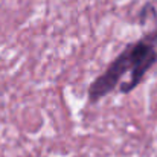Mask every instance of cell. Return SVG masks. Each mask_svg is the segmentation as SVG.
Returning <instances> with one entry per match:
<instances>
[{"instance_id": "1", "label": "cell", "mask_w": 157, "mask_h": 157, "mask_svg": "<svg viewBox=\"0 0 157 157\" xmlns=\"http://www.w3.org/2000/svg\"><path fill=\"white\" fill-rule=\"evenodd\" d=\"M157 63V17L154 26L139 40L128 43L87 89L89 104H98L119 87L122 95L136 90Z\"/></svg>"}]
</instances>
